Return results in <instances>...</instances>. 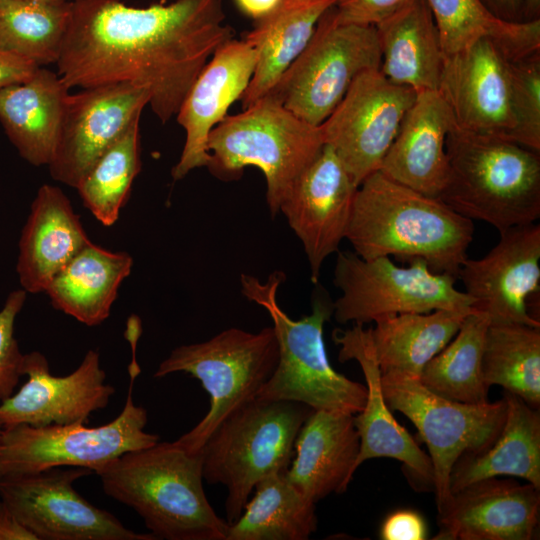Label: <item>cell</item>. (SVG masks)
Returning a JSON list of instances; mask_svg holds the SVG:
<instances>
[{"label":"cell","instance_id":"1","mask_svg":"<svg viewBox=\"0 0 540 540\" xmlns=\"http://www.w3.org/2000/svg\"><path fill=\"white\" fill-rule=\"evenodd\" d=\"M57 68L69 88L129 83L144 89L162 123L176 116L195 79L233 39L222 0L146 8L121 0H73Z\"/></svg>","mask_w":540,"mask_h":540},{"label":"cell","instance_id":"2","mask_svg":"<svg viewBox=\"0 0 540 540\" xmlns=\"http://www.w3.org/2000/svg\"><path fill=\"white\" fill-rule=\"evenodd\" d=\"M473 234L472 220L377 170L356 190L346 239L364 260L421 259L458 279Z\"/></svg>","mask_w":540,"mask_h":540},{"label":"cell","instance_id":"3","mask_svg":"<svg viewBox=\"0 0 540 540\" xmlns=\"http://www.w3.org/2000/svg\"><path fill=\"white\" fill-rule=\"evenodd\" d=\"M97 475L104 492L137 512L156 539L226 540L229 523L204 492L201 451L158 441L120 455Z\"/></svg>","mask_w":540,"mask_h":540},{"label":"cell","instance_id":"4","mask_svg":"<svg viewBox=\"0 0 540 540\" xmlns=\"http://www.w3.org/2000/svg\"><path fill=\"white\" fill-rule=\"evenodd\" d=\"M448 176L438 196L456 213L499 232L540 217V153L454 125L446 138Z\"/></svg>","mask_w":540,"mask_h":540},{"label":"cell","instance_id":"5","mask_svg":"<svg viewBox=\"0 0 540 540\" xmlns=\"http://www.w3.org/2000/svg\"><path fill=\"white\" fill-rule=\"evenodd\" d=\"M285 279L282 271H274L264 283L252 275L240 276L242 294L271 317L279 346L278 364L255 398L296 401L314 410L359 413L367 388L334 370L323 341V327L333 314V302L317 296L311 314L294 320L277 301L278 288Z\"/></svg>","mask_w":540,"mask_h":540},{"label":"cell","instance_id":"6","mask_svg":"<svg viewBox=\"0 0 540 540\" xmlns=\"http://www.w3.org/2000/svg\"><path fill=\"white\" fill-rule=\"evenodd\" d=\"M324 146L320 126H313L266 94L241 113L226 116L210 132L207 167L217 178L238 179L247 166L266 179L272 217L300 174Z\"/></svg>","mask_w":540,"mask_h":540},{"label":"cell","instance_id":"7","mask_svg":"<svg viewBox=\"0 0 540 540\" xmlns=\"http://www.w3.org/2000/svg\"><path fill=\"white\" fill-rule=\"evenodd\" d=\"M296 401L254 398L229 414L203 445V478L227 489L226 521L242 514L256 484L288 470L297 435L313 411Z\"/></svg>","mask_w":540,"mask_h":540},{"label":"cell","instance_id":"8","mask_svg":"<svg viewBox=\"0 0 540 540\" xmlns=\"http://www.w3.org/2000/svg\"><path fill=\"white\" fill-rule=\"evenodd\" d=\"M278 360L279 346L272 326L256 333L228 328L207 341L172 350L154 377L184 372L198 379L210 395L209 411L175 442L191 453L200 452L229 414L256 397Z\"/></svg>","mask_w":540,"mask_h":540},{"label":"cell","instance_id":"9","mask_svg":"<svg viewBox=\"0 0 540 540\" xmlns=\"http://www.w3.org/2000/svg\"><path fill=\"white\" fill-rule=\"evenodd\" d=\"M132 350L126 402L114 420L98 427L75 422L42 427L20 424L2 429L0 478L64 466L85 468L97 474L120 455L157 443L159 436L144 430L147 411L133 401L140 367L135 348Z\"/></svg>","mask_w":540,"mask_h":540},{"label":"cell","instance_id":"10","mask_svg":"<svg viewBox=\"0 0 540 540\" xmlns=\"http://www.w3.org/2000/svg\"><path fill=\"white\" fill-rule=\"evenodd\" d=\"M380 65L375 26L340 23L332 6L319 19L304 50L267 94L302 120L320 126L355 78Z\"/></svg>","mask_w":540,"mask_h":540},{"label":"cell","instance_id":"11","mask_svg":"<svg viewBox=\"0 0 540 540\" xmlns=\"http://www.w3.org/2000/svg\"><path fill=\"white\" fill-rule=\"evenodd\" d=\"M456 280L432 272L421 259L399 267L387 256L364 260L355 252L338 251L333 283L341 295L332 315L340 324L364 325L399 314L470 309L472 300L455 287Z\"/></svg>","mask_w":540,"mask_h":540},{"label":"cell","instance_id":"12","mask_svg":"<svg viewBox=\"0 0 540 540\" xmlns=\"http://www.w3.org/2000/svg\"><path fill=\"white\" fill-rule=\"evenodd\" d=\"M381 375L386 403L414 424L428 448L440 512L452 497L450 476L457 460L465 453L487 448L500 432L506 414L505 398L482 404L463 403L434 393L419 379Z\"/></svg>","mask_w":540,"mask_h":540},{"label":"cell","instance_id":"13","mask_svg":"<svg viewBox=\"0 0 540 540\" xmlns=\"http://www.w3.org/2000/svg\"><path fill=\"white\" fill-rule=\"evenodd\" d=\"M92 472L50 468L0 478V498L37 540H157L125 527L82 497L73 482Z\"/></svg>","mask_w":540,"mask_h":540},{"label":"cell","instance_id":"14","mask_svg":"<svg viewBox=\"0 0 540 540\" xmlns=\"http://www.w3.org/2000/svg\"><path fill=\"white\" fill-rule=\"evenodd\" d=\"M417 92L390 82L379 69L360 73L320 125L324 144L359 186L381 163Z\"/></svg>","mask_w":540,"mask_h":540},{"label":"cell","instance_id":"15","mask_svg":"<svg viewBox=\"0 0 540 540\" xmlns=\"http://www.w3.org/2000/svg\"><path fill=\"white\" fill-rule=\"evenodd\" d=\"M498 243L480 259H466L460 268L471 308L490 323H522L540 327L530 301L540 291V225L530 223L499 232Z\"/></svg>","mask_w":540,"mask_h":540},{"label":"cell","instance_id":"16","mask_svg":"<svg viewBox=\"0 0 540 540\" xmlns=\"http://www.w3.org/2000/svg\"><path fill=\"white\" fill-rule=\"evenodd\" d=\"M148 103V93L129 83L83 88L69 94L55 152L48 164L51 177L76 188Z\"/></svg>","mask_w":540,"mask_h":540},{"label":"cell","instance_id":"17","mask_svg":"<svg viewBox=\"0 0 540 540\" xmlns=\"http://www.w3.org/2000/svg\"><path fill=\"white\" fill-rule=\"evenodd\" d=\"M511 60L490 38L445 57L438 91L450 107L456 127L510 140L516 126Z\"/></svg>","mask_w":540,"mask_h":540},{"label":"cell","instance_id":"18","mask_svg":"<svg viewBox=\"0 0 540 540\" xmlns=\"http://www.w3.org/2000/svg\"><path fill=\"white\" fill-rule=\"evenodd\" d=\"M23 375L28 380L17 393L0 404L2 429L26 424L33 427L88 422L89 416L104 409L115 393L106 384L99 353L89 350L70 374L50 373L46 357L32 351L24 354Z\"/></svg>","mask_w":540,"mask_h":540},{"label":"cell","instance_id":"19","mask_svg":"<svg viewBox=\"0 0 540 540\" xmlns=\"http://www.w3.org/2000/svg\"><path fill=\"white\" fill-rule=\"evenodd\" d=\"M358 186L326 144L300 174L280 205L305 251L310 280L318 283L325 259L346 238Z\"/></svg>","mask_w":540,"mask_h":540},{"label":"cell","instance_id":"20","mask_svg":"<svg viewBox=\"0 0 540 540\" xmlns=\"http://www.w3.org/2000/svg\"><path fill=\"white\" fill-rule=\"evenodd\" d=\"M255 64L254 47L244 39L233 38L217 48L201 70L176 114L186 139L171 171L175 180L209 164V134L227 116L230 105L244 94Z\"/></svg>","mask_w":540,"mask_h":540},{"label":"cell","instance_id":"21","mask_svg":"<svg viewBox=\"0 0 540 540\" xmlns=\"http://www.w3.org/2000/svg\"><path fill=\"white\" fill-rule=\"evenodd\" d=\"M531 483L487 478L452 494L438 512L436 540H531L540 493Z\"/></svg>","mask_w":540,"mask_h":540},{"label":"cell","instance_id":"22","mask_svg":"<svg viewBox=\"0 0 540 540\" xmlns=\"http://www.w3.org/2000/svg\"><path fill=\"white\" fill-rule=\"evenodd\" d=\"M332 339L340 346L339 361H357L366 381L365 405L354 415V424L360 438L356 470L366 460L392 458L402 462L417 481L433 487L429 455L396 421L384 399L382 375L373 346L371 328L364 329L363 325L354 324L350 329H335Z\"/></svg>","mask_w":540,"mask_h":540},{"label":"cell","instance_id":"23","mask_svg":"<svg viewBox=\"0 0 540 540\" xmlns=\"http://www.w3.org/2000/svg\"><path fill=\"white\" fill-rule=\"evenodd\" d=\"M440 92H418L405 113L380 171L424 195L438 198L448 176L446 138L454 127Z\"/></svg>","mask_w":540,"mask_h":540},{"label":"cell","instance_id":"24","mask_svg":"<svg viewBox=\"0 0 540 540\" xmlns=\"http://www.w3.org/2000/svg\"><path fill=\"white\" fill-rule=\"evenodd\" d=\"M63 191L42 185L19 240L16 271L27 293L45 292L53 278L90 243Z\"/></svg>","mask_w":540,"mask_h":540},{"label":"cell","instance_id":"25","mask_svg":"<svg viewBox=\"0 0 540 540\" xmlns=\"http://www.w3.org/2000/svg\"><path fill=\"white\" fill-rule=\"evenodd\" d=\"M359 450L353 414L313 410L297 435L286 476L317 503L331 493L346 491L356 471Z\"/></svg>","mask_w":540,"mask_h":540},{"label":"cell","instance_id":"26","mask_svg":"<svg viewBox=\"0 0 540 540\" xmlns=\"http://www.w3.org/2000/svg\"><path fill=\"white\" fill-rule=\"evenodd\" d=\"M69 89L58 73L39 67L29 80L0 90V122L34 166H48L54 155Z\"/></svg>","mask_w":540,"mask_h":540},{"label":"cell","instance_id":"27","mask_svg":"<svg viewBox=\"0 0 540 540\" xmlns=\"http://www.w3.org/2000/svg\"><path fill=\"white\" fill-rule=\"evenodd\" d=\"M380 72L392 83L417 93L437 91L445 54L432 11L426 0H415L375 26Z\"/></svg>","mask_w":540,"mask_h":540},{"label":"cell","instance_id":"28","mask_svg":"<svg viewBox=\"0 0 540 540\" xmlns=\"http://www.w3.org/2000/svg\"><path fill=\"white\" fill-rule=\"evenodd\" d=\"M506 414L495 440L485 449L463 454L450 476L451 494L487 478L514 476L540 489V414L506 392Z\"/></svg>","mask_w":540,"mask_h":540},{"label":"cell","instance_id":"29","mask_svg":"<svg viewBox=\"0 0 540 540\" xmlns=\"http://www.w3.org/2000/svg\"><path fill=\"white\" fill-rule=\"evenodd\" d=\"M132 257L90 242L50 282L45 292L51 304L87 326L105 321Z\"/></svg>","mask_w":540,"mask_h":540},{"label":"cell","instance_id":"30","mask_svg":"<svg viewBox=\"0 0 540 540\" xmlns=\"http://www.w3.org/2000/svg\"><path fill=\"white\" fill-rule=\"evenodd\" d=\"M337 0L284 2L258 20L244 40L256 51V64L247 89L240 98L245 109L267 93L304 50L321 16Z\"/></svg>","mask_w":540,"mask_h":540},{"label":"cell","instance_id":"31","mask_svg":"<svg viewBox=\"0 0 540 540\" xmlns=\"http://www.w3.org/2000/svg\"><path fill=\"white\" fill-rule=\"evenodd\" d=\"M473 309H441L379 319L371 328L381 374L419 379L426 364L456 335Z\"/></svg>","mask_w":540,"mask_h":540},{"label":"cell","instance_id":"32","mask_svg":"<svg viewBox=\"0 0 540 540\" xmlns=\"http://www.w3.org/2000/svg\"><path fill=\"white\" fill-rule=\"evenodd\" d=\"M254 490L240 517L229 523L226 540H306L317 530L316 503L286 471L265 476Z\"/></svg>","mask_w":540,"mask_h":540},{"label":"cell","instance_id":"33","mask_svg":"<svg viewBox=\"0 0 540 540\" xmlns=\"http://www.w3.org/2000/svg\"><path fill=\"white\" fill-rule=\"evenodd\" d=\"M437 25L446 56L481 38L495 40L512 59L540 51V19L504 21L481 0H426Z\"/></svg>","mask_w":540,"mask_h":540},{"label":"cell","instance_id":"34","mask_svg":"<svg viewBox=\"0 0 540 540\" xmlns=\"http://www.w3.org/2000/svg\"><path fill=\"white\" fill-rule=\"evenodd\" d=\"M490 320L472 310L453 339L424 367L419 381L434 393L450 400L482 404L488 402L489 386L482 374V355Z\"/></svg>","mask_w":540,"mask_h":540},{"label":"cell","instance_id":"35","mask_svg":"<svg viewBox=\"0 0 540 540\" xmlns=\"http://www.w3.org/2000/svg\"><path fill=\"white\" fill-rule=\"evenodd\" d=\"M482 374L490 387L499 385L528 405L540 403V327L490 323L482 355Z\"/></svg>","mask_w":540,"mask_h":540},{"label":"cell","instance_id":"36","mask_svg":"<svg viewBox=\"0 0 540 540\" xmlns=\"http://www.w3.org/2000/svg\"><path fill=\"white\" fill-rule=\"evenodd\" d=\"M71 14V2L49 4L0 0V49L42 67L57 63Z\"/></svg>","mask_w":540,"mask_h":540},{"label":"cell","instance_id":"37","mask_svg":"<svg viewBox=\"0 0 540 540\" xmlns=\"http://www.w3.org/2000/svg\"><path fill=\"white\" fill-rule=\"evenodd\" d=\"M137 116L81 178L77 189L84 206L104 226L113 225L141 170Z\"/></svg>","mask_w":540,"mask_h":540},{"label":"cell","instance_id":"38","mask_svg":"<svg viewBox=\"0 0 540 540\" xmlns=\"http://www.w3.org/2000/svg\"><path fill=\"white\" fill-rule=\"evenodd\" d=\"M510 76L516 120L510 141L540 153V51L511 60Z\"/></svg>","mask_w":540,"mask_h":540},{"label":"cell","instance_id":"39","mask_svg":"<svg viewBox=\"0 0 540 540\" xmlns=\"http://www.w3.org/2000/svg\"><path fill=\"white\" fill-rule=\"evenodd\" d=\"M27 292L12 291L0 310V401L10 397L23 376L24 354L14 336V324L20 313Z\"/></svg>","mask_w":540,"mask_h":540},{"label":"cell","instance_id":"40","mask_svg":"<svg viewBox=\"0 0 540 540\" xmlns=\"http://www.w3.org/2000/svg\"><path fill=\"white\" fill-rule=\"evenodd\" d=\"M415 0H337L333 5L338 22L377 26Z\"/></svg>","mask_w":540,"mask_h":540},{"label":"cell","instance_id":"41","mask_svg":"<svg viewBox=\"0 0 540 540\" xmlns=\"http://www.w3.org/2000/svg\"><path fill=\"white\" fill-rule=\"evenodd\" d=\"M380 537L384 540H423L427 538V526L418 512L398 510L384 520Z\"/></svg>","mask_w":540,"mask_h":540},{"label":"cell","instance_id":"42","mask_svg":"<svg viewBox=\"0 0 540 540\" xmlns=\"http://www.w3.org/2000/svg\"><path fill=\"white\" fill-rule=\"evenodd\" d=\"M39 67L29 59L0 49V90L29 80Z\"/></svg>","mask_w":540,"mask_h":540},{"label":"cell","instance_id":"43","mask_svg":"<svg viewBox=\"0 0 540 540\" xmlns=\"http://www.w3.org/2000/svg\"><path fill=\"white\" fill-rule=\"evenodd\" d=\"M0 540H37L2 500H0Z\"/></svg>","mask_w":540,"mask_h":540},{"label":"cell","instance_id":"44","mask_svg":"<svg viewBox=\"0 0 540 540\" xmlns=\"http://www.w3.org/2000/svg\"><path fill=\"white\" fill-rule=\"evenodd\" d=\"M496 17L508 22H523L522 0H481Z\"/></svg>","mask_w":540,"mask_h":540},{"label":"cell","instance_id":"45","mask_svg":"<svg viewBox=\"0 0 540 540\" xmlns=\"http://www.w3.org/2000/svg\"><path fill=\"white\" fill-rule=\"evenodd\" d=\"M239 9L257 21L274 12L284 0H235Z\"/></svg>","mask_w":540,"mask_h":540},{"label":"cell","instance_id":"46","mask_svg":"<svg viewBox=\"0 0 540 540\" xmlns=\"http://www.w3.org/2000/svg\"><path fill=\"white\" fill-rule=\"evenodd\" d=\"M524 21L540 19V0H522Z\"/></svg>","mask_w":540,"mask_h":540},{"label":"cell","instance_id":"47","mask_svg":"<svg viewBox=\"0 0 540 540\" xmlns=\"http://www.w3.org/2000/svg\"><path fill=\"white\" fill-rule=\"evenodd\" d=\"M26 1H35V2L49 3V4H63L67 2V0H26Z\"/></svg>","mask_w":540,"mask_h":540},{"label":"cell","instance_id":"48","mask_svg":"<svg viewBox=\"0 0 540 540\" xmlns=\"http://www.w3.org/2000/svg\"><path fill=\"white\" fill-rule=\"evenodd\" d=\"M288 1L292 3H303V2H312V1H317V0H288Z\"/></svg>","mask_w":540,"mask_h":540},{"label":"cell","instance_id":"49","mask_svg":"<svg viewBox=\"0 0 540 540\" xmlns=\"http://www.w3.org/2000/svg\"><path fill=\"white\" fill-rule=\"evenodd\" d=\"M168 0H160V3H167Z\"/></svg>","mask_w":540,"mask_h":540},{"label":"cell","instance_id":"50","mask_svg":"<svg viewBox=\"0 0 540 540\" xmlns=\"http://www.w3.org/2000/svg\"><path fill=\"white\" fill-rule=\"evenodd\" d=\"M1 433H2V428L0 427V437H1Z\"/></svg>","mask_w":540,"mask_h":540}]
</instances>
